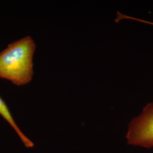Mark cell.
Returning a JSON list of instances; mask_svg holds the SVG:
<instances>
[{
  "label": "cell",
  "instance_id": "cell-1",
  "mask_svg": "<svg viewBox=\"0 0 153 153\" xmlns=\"http://www.w3.org/2000/svg\"><path fill=\"white\" fill-rule=\"evenodd\" d=\"M35 41L26 36L10 44L0 52V78L21 86L28 84L34 74L33 56Z\"/></svg>",
  "mask_w": 153,
  "mask_h": 153
},
{
  "label": "cell",
  "instance_id": "cell-2",
  "mask_svg": "<svg viewBox=\"0 0 153 153\" xmlns=\"http://www.w3.org/2000/svg\"><path fill=\"white\" fill-rule=\"evenodd\" d=\"M128 144L147 149L153 147V102L148 103L129 124Z\"/></svg>",
  "mask_w": 153,
  "mask_h": 153
},
{
  "label": "cell",
  "instance_id": "cell-3",
  "mask_svg": "<svg viewBox=\"0 0 153 153\" xmlns=\"http://www.w3.org/2000/svg\"><path fill=\"white\" fill-rule=\"evenodd\" d=\"M150 25H153V23L152 22H150Z\"/></svg>",
  "mask_w": 153,
  "mask_h": 153
}]
</instances>
